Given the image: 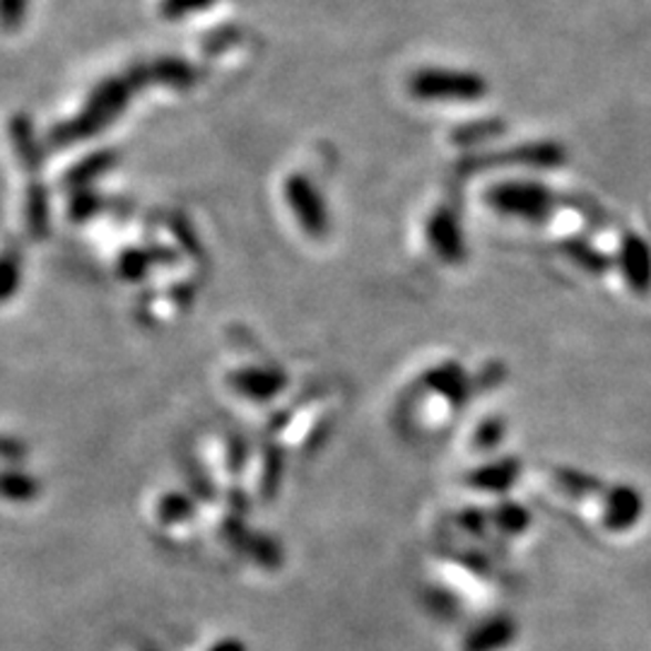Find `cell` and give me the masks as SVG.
Wrapping results in <instances>:
<instances>
[{
    "instance_id": "6da1fadb",
    "label": "cell",
    "mask_w": 651,
    "mask_h": 651,
    "mask_svg": "<svg viewBox=\"0 0 651 651\" xmlns=\"http://www.w3.org/2000/svg\"><path fill=\"white\" fill-rule=\"evenodd\" d=\"M147 83H155L153 61L131 65L126 73L102 80V83L94 85V90L87 94L80 114H75L71 121H65L63 126H59L56 133H53V138L61 143H71V141H83L94 133H100L102 128L112 124L121 112H124L133 94L141 87H145Z\"/></svg>"
},
{
    "instance_id": "7a4b0ae2",
    "label": "cell",
    "mask_w": 651,
    "mask_h": 651,
    "mask_svg": "<svg viewBox=\"0 0 651 651\" xmlns=\"http://www.w3.org/2000/svg\"><path fill=\"white\" fill-rule=\"evenodd\" d=\"M409 90L423 102H476L487 94V80L476 71L430 65L411 75Z\"/></svg>"
},
{
    "instance_id": "3957f363",
    "label": "cell",
    "mask_w": 651,
    "mask_h": 651,
    "mask_svg": "<svg viewBox=\"0 0 651 651\" xmlns=\"http://www.w3.org/2000/svg\"><path fill=\"white\" fill-rule=\"evenodd\" d=\"M487 200L497 213L521 217L528 223H546L552 215L558 198L548 186L538 182H505L487 192Z\"/></svg>"
},
{
    "instance_id": "277c9868",
    "label": "cell",
    "mask_w": 651,
    "mask_h": 651,
    "mask_svg": "<svg viewBox=\"0 0 651 651\" xmlns=\"http://www.w3.org/2000/svg\"><path fill=\"white\" fill-rule=\"evenodd\" d=\"M644 517V495L630 483L606 487L601 521L610 534H626Z\"/></svg>"
},
{
    "instance_id": "5b68a950",
    "label": "cell",
    "mask_w": 651,
    "mask_h": 651,
    "mask_svg": "<svg viewBox=\"0 0 651 651\" xmlns=\"http://www.w3.org/2000/svg\"><path fill=\"white\" fill-rule=\"evenodd\" d=\"M618 266L622 278L628 282V288L634 294L651 292V247L642 235H622L618 249Z\"/></svg>"
},
{
    "instance_id": "8992f818",
    "label": "cell",
    "mask_w": 651,
    "mask_h": 651,
    "mask_svg": "<svg viewBox=\"0 0 651 651\" xmlns=\"http://www.w3.org/2000/svg\"><path fill=\"white\" fill-rule=\"evenodd\" d=\"M560 251L575 266L587 270V273H591V276H603V273H608L610 268H613V259H610L603 249L596 247V244L589 241L587 237H567L560 244Z\"/></svg>"
},
{
    "instance_id": "52a82bcc",
    "label": "cell",
    "mask_w": 651,
    "mask_h": 651,
    "mask_svg": "<svg viewBox=\"0 0 651 651\" xmlns=\"http://www.w3.org/2000/svg\"><path fill=\"white\" fill-rule=\"evenodd\" d=\"M552 480L558 485V490L572 499H589L599 497L606 493V483L593 476L589 471L572 468V466H560L552 471Z\"/></svg>"
},
{
    "instance_id": "ba28073f",
    "label": "cell",
    "mask_w": 651,
    "mask_h": 651,
    "mask_svg": "<svg viewBox=\"0 0 651 651\" xmlns=\"http://www.w3.org/2000/svg\"><path fill=\"white\" fill-rule=\"evenodd\" d=\"M155 83L172 90H188L196 83L194 65L182 56H159L153 61Z\"/></svg>"
},
{
    "instance_id": "9c48e42d",
    "label": "cell",
    "mask_w": 651,
    "mask_h": 651,
    "mask_svg": "<svg viewBox=\"0 0 651 651\" xmlns=\"http://www.w3.org/2000/svg\"><path fill=\"white\" fill-rule=\"evenodd\" d=\"M517 478H519V461L502 458V461H495V464H490V466H485L483 471H478L476 485L485 487V490H493V493H505L514 483H517Z\"/></svg>"
},
{
    "instance_id": "30bf717a",
    "label": "cell",
    "mask_w": 651,
    "mask_h": 651,
    "mask_svg": "<svg viewBox=\"0 0 651 651\" xmlns=\"http://www.w3.org/2000/svg\"><path fill=\"white\" fill-rule=\"evenodd\" d=\"M495 521L505 534H524L528 524H531V514H528L521 505H514V502H507V505H502L495 514Z\"/></svg>"
},
{
    "instance_id": "8fae6325",
    "label": "cell",
    "mask_w": 651,
    "mask_h": 651,
    "mask_svg": "<svg viewBox=\"0 0 651 651\" xmlns=\"http://www.w3.org/2000/svg\"><path fill=\"white\" fill-rule=\"evenodd\" d=\"M213 3L215 0H162L159 12L162 18L167 20H184L188 16H194V12L210 8Z\"/></svg>"
},
{
    "instance_id": "7c38bea8",
    "label": "cell",
    "mask_w": 651,
    "mask_h": 651,
    "mask_svg": "<svg viewBox=\"0 0 651 651\" xmlns=\"http://www.w3.org/2000/svg\"><path fill=\"white\" fill-rule=\"evenodd\" d=\"M567 203H569V206H572L577 213L585 215L587 220H589V225L599 227V229L608 227L610 217H608V213H606L596 200H589V198H585V196H572V198H567Z\"/></svg>"
},
{
    "instance_id": "4fadbf2b",
    "label": "cell",
    "mask_w": 651,
    "mask_h": 651,
    "mask_svg": "<svg viewBox=\"0 0 651 651\" xmlns=\"http://www.w3.org/2000/svg\"><path fill=\"white\" fill-rule=\"evenodd\" d=\"M30 10V0H3V27L8 32L20 27Z\"/></svg>"
},
{
    "instance_id": "5bb4252c",
    "label": "cell",
    "mask_w": 651,
    "mask_h": 651,
    "mask_svg": "<svg viewBox=\"0 0 651 651\" xmlns=\"http://www.w3.org/2000/svg\"><path fill=\"white\" fill-rule=\"evenodd\" d=\"M502 437H505V423L502 420H487V423H483L478 437L483 446H495L502 442Z\"/></svg>"
}]
</instances>
